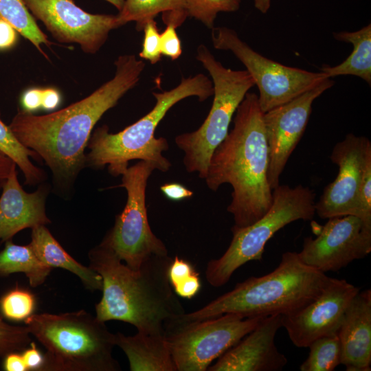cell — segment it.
<instances>
[{"label":"cell","instance_id":"obj_1","mask_svg":"<svg viewBox=\"0 0 371 371\" xmlns=\"http://www.w3.org/2000/svg\"><path fill=\"white\" fill-rule=\"evenodd\" d=\"M114 77L87 97L44 115L19 110L8 125L16 139L50 169L57 189L68 190L86 166L92 130L139 80L145 64L135 55L120 56Z\"/></svg>","mask_w":371,"mask_h":371},{"label":"cell","instance_id":"obj_2","mask_svg":"<svg viewBox=\"0 0 371 371\" xmlns=\"http://www.w3.org/2000/svg\"><path fill=\"white\" fill-rule=\"evenodd\" d=\"M89 260L102 280V296L95 308L100 321H122L139 333L164 335L166 326L186 313L168 279V254L153 256L133 270L100 243L89 252Z\"/></svg>","mask_w":371,"mask_h":371},{"label":"cell","instance_id":"obj_3","mask_svg":"<svg viewBox=\"0 0 371 371\" xmlns=\"http://www.w3.org/2000/svg\"><path fill=\"white\" fill-rule=\"evenodd\" d=\"M263 113L258 95L247 92L236 111L233 128L212 155L204 179L214 192L224 183L232 186L227 210L236 228L261 218L272 204Z\"/></svg>","mask_w":371,"mask_h":371},{"label":"cell","instance_id":"obj_4","mask_svg":"<svg viewBox=\"0 0 371 371\" xmlns=\"http://www.w3.org/2000/svg\"><path fill=\"white\" fill-rule=\"evenodd\" d=\"M324 273L304 264L297 253L286 251L271 273L250 277L200 309L183 313L172 325L235 313L243 318L297 312L317 298L331 282Z\"/></svg>","mask_w":371,"mask_h":371},{"label":"cell","instance_id":"obj_5","mask_svg":"<svg viewBox=\"0 0 371 371\" xmlns=\"http://www.w3.org/2000/svg\"><path fill=\"white\" fill-rule=\"evenodd\" d=\"M212 82L204 74L182 78L180 84L169 91L153 92L156 103L152 110L124 130L111 133L104 125L91 135L86 154V166L102 169L108 165L109 173L117 177L128 167V162L140 159L153 164L156 170L167 172L170 161L162 152L169 148L165 137H155V131L167 112L181 100L196 96L203 102L213 95Z\"/></svg>","mask_w":371,"mask_h":371},{"label":"cell","instance_id":"obj_6","mask_svg":"<svg viewBox=\"0 0 371 371\" xmlns=\"http://www.w3.org/2000/svg\"><path fill=\"white\" fill-rule=\"evenodd\" d=\"M24 322L46 350L41 371L121 370L112 355L115 334L105 322L85 310L33 313Z\"/></svg>","mask_w":371,"mask_h":371},{"label":"cell","instance_id":"obj_7","mask_svg":"<svg viewBox=\"0 0 371 371\" xmlns=\"http://www.w3.org/2000/svg\"><path fill=\"white\" fill-rule=\"evenodd\" d=\"M196 58L212 77L213 102L201 126L177 135L175 142L184 153L186 171L205 179L212 155L227 136L238 106L255 82L247 70L225 67L203 44L197 47Z\"/></svg>","mask_w":371,"mask_h":371},{"label":"cell","instance_id":"obj_8","mask_svg":"<svg viewBox=\"0 0 371 371\" xmlns=\"http://www.w3.org/2000/svg\"><path fill=\"white\" fill-rule=\"evenodd\" d=\"M272 196L271 206L261 218L245 227L231 228L233 237L228 248L207 265L205 277L210 285L225 284L240 267L262 259L267 242L278 230L297 220H312L315 214V194L308 187L279 184Z\"/></svg>","mask_w":371,"mask_h":371},{"label":"cell","instance_id":"obj_9","mask_svg":"<svg viewBox=\"0 0 371 371\" xmlns=\"http://www.w3.org/2000/svg\"><path fill=\"white\" fill-rule=\"evenodd\" d=\"M155 170L153 164L140 160L122 174V184L118 187L126 189V203L100 243L133 270H138L153 256L168 254L165 244L151 230L148 219L146 190Z\"/></svg>","mask_w":371,"mask_h":371},{"label":"cell","instance_id":"obj_10","mask_svg":"<svg viewBox=\"0 0 371 371\" xmlns=\"http://www.w3.org/2000/svg\"><path fill=\"white\" fill-rule=\"evenodd\" d=\"M263 317L225 313L165 328L177 371H205L212 362L254 330Z\"/></svg>","mask_w":371,"mask_h":371},{"label":"cell","instance_id":"obj_11","mask_svg":"<svg viewBox=\"0 0 371 371\" xmlns=\"http://www.w3.org/2000/svg\"><path fill=\"white\" fill-rule=\"evenodd\" d=\"M214 47L232 52L245 65L259 90V104L263 113L283 104L315 87L326 78L322 72L291 67L254 51L227 27H214Z\"/></svg>","mask_w":371,"mask_h":371},{"label":"cell","instance_id":"obj_12","mask_svg":"<svg viewBox=\"0 0 371 371\" xmlns=\"http://www.w3.org/2000/svg\"><path fill=\"white\" fill-rule=\"evenodd\" d=\"M317 227V237H306L297 255L304 264L317 271H338L371 251V227L357 216L330 218Z\"/></svg>","mask_w":371,"mask_h":371},{"label":"cell","instance_id":"obj_13","mask_svg":"<svg viewBox=\"0 0 371 371\" xmlns=\"http://www.w3.org/2000/svg\"><path fill=\"white\" fill-rule=\"evenodd\" d=\"M34 17L42 21L52 36L76 43L87 54H95L109 32L120 27L117 15L91 14L72 0H24Z\"/></svg>","mask_w":371,"mask_h":371},{"label":"cell","instance_id":"obj_14","mask_svg":"<svg viewBox=\"0 0 371 371\" xmlns=\"http://www.w3.org/2000/svg\"><path fill=\"white\" fill-rule=\"evenodd\" d=\"M334 83L331 78H326L293 100L263 113L269 153L267 177L272 190L279 186L288 159L304 133L313 102Z\"/></svg>","mask_w":371,"mask_h":371},{"label":"cell","instance_id":"obj_15","mask_svg":"<svg viewBox=\"0 0 371 371\" xmlns=\"http://www.w3.org/2000/svg\"><path fill=\"white\" fill-rule=\"evenodd\" d=\"M330 159L339 172L315 202V213L322 218L357 217L359 189L365 166L371 159V142L366 137L349 133L335 144Z\"/></svg>","mask_w":371,"mask_h":371},{"label":"cell","instance_id":"obj_16","mask_svg":"<svg viewBox=\"0 0 371 371\" xmlns=\"http://www.w3.org/2000/svg\"><path fill=\"white\" fill-rule=\"evenodd\" d=\"M359 288L344 279H332L313 301L293 314L283 315L284 327L291 342L308 348L314 340L337 334L344 313Z\"/></svg>","mask_w":371,"mask_h":371},{"label":"cell","instance_id":"obj_17","mask_svg":"<svg viewBox=\"0 0 371 371\" xmlns=\"http://www.w3.org/2000/svg\"><path fill=\"white\" fill-rule=\"evenodd\" d=\"M283 315L265 317L258 325L222 355L209 371H280L287 359L275 344Z\"/></svg>","mask_w":371,"mask_h":371},{"label":"cell","instance_id":"obj_18","mask_svg":"<svg viewBox=\"0 0 371 371\" xmlns=\"http://www.w3.org/2000/svg\"><path fill=\"white\" fill-rule=\"evenodd\" d=\"M16 166H12L8 177L1 183L0 243L12 240L24 229L51 223L45 210L49 186L41 184L35 192H26L19 182Z\"/></svg>","mask_w":371,"mask_h":371},{"label":"cell","instance_id":"obj_19","mask_svg":"<svg viewBox=\"0 0 371 371\" xmlns=\"http://www.w3.org/2000/svg\"><path fill=\"white\" fill-rule=\"evenodd\" d=\"M337 335L340 364L348 371H370L371 364V290L359 291L347 307Z\"/></svg>","mask_w":371,"mask_h":371},{"label":"cell","instance_id":"obj_20","mask_svg":"<svg viewBox=\"0 0 371 371\" xmlns=\"http://www.w3.org/2000/svg\"><path fill=\"white\" fill-rule=\"evenodd\" d=\"M115 343L126 355L131 371H177L165 334L126 336L118 332Z\"/></svg>","mask_w":371,"mask_h":371},{"label":"cell","instance_id":"obj_21","mask_svg":"<svg viewBox=\"0 0 371 371\" xmlns=\"http://www.w3.org/2000/svg\"><path fill=\"white\" fill-rule=\"evenodd\" d=\"M38 258L45 265L53 268H61L76 275L85 287L91 291H102L101 276L89 267L76 261L59 244L46 225L32 229L29 244Z\"/></svg>","mask_w":371,"mask_h":371},{"label":"cell","instance_id":"obj_22","mask_svg":"<svg viewBox=\"0 0 371 371\" xmlns=\"http://www.w3.org/2000/svg\"><path fill=\"white\" fill-rule=\"evenodd\" d=\"M333 37L352 45V51L341 63L330 67L324 65L320 72L331 78L338 76L351 75L359 77L371 85V25L355 31L333 32Z\"/></svg>","mask_w":371,"mask_h":371},{"label":"cell","instance_id":"obj_23","mask_svg":"<svg viewBox=\"0 0 371 371\" xmlns=\"http://www.w3.org/2000/svg\"><path fill=\"white\" fill-rule=\"evenodd\" d=\"M52 269L38 258L29 244L16 245L9 240L0 251V276L23 273L32 287L41 285Z\"/></svg>","mask_w":371,"mask_h":371},{"label":"cell","instance_id":"obj_24","mask_svg":"<svg viewBox=\"0 0 371 371\" xmlns=\"http://www.w3.org/2000/svg\"><path fill=\"white\" fill-rule=\"evenodd\" d=\"M0 19L10 24L47 58L41 45L50 46L52 43L37 25L24 0H0Z\"/></svg>","mask_w":371,"mask_h":371},{"label":"cell","instance_id":"obj_25","mask_svg":"<svg viewBox=\"0 0 371 371\" xmlns=\"http://www.w3.org/2000/svg\"><path fill=\"white\" fill-rule=\"evenodd\" d=\"M172 12H186L185 0H124L117 17L120 27L135 21L136 30L141 31L157 14Z\"/></svg>","mask_w":371,"mask_h":371},{"label":"cell","instance_id":"obj_26","mask_svg":"<svg viewBox=\"0 0 371 371\" xmlns=\"http://www.w3.org/2000/svg\"><path fill=\"white\" fill-rule=\"evenodd\" d=\"M0 150L8 155L19 166L25 177V183L35 186L46 179L45 172L34 166L30 157L38 158L32 150L24 146L14 136L9 126L0 119Z\"/></svg>","mask_w":371,"mask_h":371},{"label":"cell","instance_id":"obj_27","mask_svg":"<svg viewBox=\"0 0 371 371\" xmlns=\"http://www.w3.org/2000/svg\"><path fill=\"white\" fill-rule=\"evenodd\" d=\"M310 352L301 371H332L340 364L341 349L337 334L319 337L308 346Z\"/></svg>","mask_w":371,"mask_h":371},{"label":"cell","instance_id":"obj_28","mask_svg":"<svg viewBox=\"0 0 371 371\" xmlns=\"http://www.w3.org/2000/svg\"><path fill=\"white\" fill-rule=\"evenodd\" d=\"M171 286L177 295L186 299L194 297L201 287L199 273L188 261L175 256L168 271Z\"/></svg>","mask_w":371,"mask_h":371},{"label":"cell","instance_id":"obj_29","mask_svg":"<svg viewBox=\"0 0 371 371\" xmlns=\"http://www.w3.org/2000/svg\"><path fill=\"white\" fill-rule=\"evenodd\" d=\"M241 0H185L188 16L202 22L212 30L217 14L221 12H231L238 10Z\"/></svg>","mask_w":371,"mask_h":371},{"label":"cell","instance_id":"obj_30","mask_svg":"<svg viewBox=\"0 0 371 371\" xmlns=\"http://www.w3.org/2000/svg\"><path fill=\"white\" fill-rule=\"evenodd\" d=\"M36 300L27 290L15 288L0 299V311L3 317L12 321H24L33 314Z\"/></svg>","mask_w":371,"mask_h":371},{"label":"cell","instance_id":"obj_31","mask_svg":"<svg viewBox=\"0 0 371 371\" xmlns=\"http://www.w3.org/2000/svg\"><path fill=\"white\" fill-rule=\"evenodd\" d=\"M0 313V357L24 350L31 344V335L27 327L8 324Z\"/></svg>","mask_w":371,"mask_h":371},{"label":"cell","instance_id":"obj_32","mask_svg":"<svg viewBox=\"0 0 371 371\" xmlns=\"http://www.w3.org/2000/svg\"><path fill=\"white\" fill-rule=\"evenodd\" d=\"M142 30L144 32L142 49L139 54L141 58L148 60L151 64H156L161 60L159 38L160 34L154 19L148 21Z\"/></svg>","mask_w":371,"mask_h":371},{"label":"cell","instance_id":"obj_33","mask_svg":"<svg viewBox=\"0 0 371 371\" xmlns=\"http://www.w3.org/2000/svg\"><path fill=\"white\" fill-rule=\"evenodd\" d=\"M363 223L371 227V159L364 168L360 186L358 201V214Z\"/></svg>","mask_w":371,"mask_h":371},{"label":"cell","instance_id":"obj_34","mask_svg":"<svg viewBox=\"0 0 371 371\" xmlns=\"http://www.w3.org/2000/svg\"><path fill=\"white\" fill-rule=\"evenodd\" d=\"M166 25L164 31L160 34V51L161 54L174 60L181 55V43L176 31L177 26L172 23Z\"/></svg>","mask_w":371,"mask_h":371},{"label":"cell","instance_id":"obj_35","mask_svg":"<svg viewBox=\"0 0 371 371\" xmlns=\"http://www.w3.org/2000/svg\"><path fill=\"white\" fill-rule=\"evenodd\" d=\"M43 89H30L25 91L21 98L22 111L32 113L42 109Z\"/></svg>","mask_w":371,"mask_h":371},{"label":"cell","instance_id":"obj_36","mask_svg":"<svg viewBox=\"0 0 371 371\" xmlns=\"http://www.w3.org/2000/svg\"><path fill=\"white\" fill-rule=\"evenodd\" d=\"M21 355L27 370L41 371L45 358L34 342L32 341L30 347L25 348Z\"/></svg>","mask_w":371,"mask_h":371},{"label":"cell","instance_id":"obj_37","mask_svg":"<svg viewBox=\"0 0 371 371\" xmlns=\"http://www.w3.org/2000/svg\"><path fill=\"white\" fill-rule=\"evenodd\" d=\"M160 190L167 199L175 201L188 199L193 195L192 190L178 183L164 184L160 187Z\"/></svg>","mask_w":371,"mask_h":371},{"label":"cell","instance_id":"obj_38","mask_svg":"<svg viewBox=\"0 0 371 371\" xmlns=\"http://www.w3.org/2000/svg\"><path fill=\"white\" fill-rule=\"evenodd\" d=\"M17 41V32L7 21L0 19V50L12 47Z\"/></svg>","mask_w":371,"mask_h":371},{"label":"cell","instance_id":"obj_39","mask_svg":"<svg viewBox=\"0 0 371 371\" xmlns=\"http://www.w3.org/2000/svg\"><path fill=\"white\" fill-rule=\"evenodd\" d=\"M3 369L5 371H27L21 354L12 352L5 355Z\"/></svg>","mask_w":371,"mask_h":371},{"label":"cell","instance_id":"obj_40","mask_svg":"<svg viewBox=\"0 0 371 371\" xmlns=\"http://www.w3.org/2000/svg\"><path fill=\"white\" fill-rule=\"evenodd\" d=\"M60 103V95L58 91L49 88L43 89L42 109L51 111L57 108Z\"/></svg>","mask_w":371,"mask_h":371},{"label":"cell","instance_id":"obj_41","mask_svg":"<svg viewBox=\"0 0 371 371\" xmlns=\"http://www.w3.org/2000/svg\"><path fill=\"white\" fill-rule=\"evenodd\" d=\"M14 164L12 159L0 150V184L8 177Z\"/></svg>","mask_w":371,"mask_h":371},{"label":"cell","instance_id":"obj_42","mask_svg":"<svg viewBox=\"0 0 371 371\" xmlns=\"http://www.w3.org/2000/svg\"><path fill=\"white\" fill-rule=\"evenodd\" d=\"M271 0H254L255 8L262 14L267 12L271 7Z\"/></svg>","mask_w":371,"mask_h":371},{"label":"cell","instance_id":"obj_43","mask_svg":"<svg viewBox=\"0 0 371 371\" xmlns=\"http://www.w3.org/2000/svg\"><path fill=\"white\" fill-rule=\"evenodd\" d=\"M114 5L119 11L122 8L124 0H104Z\"/></svg>","mask_w":371,"mask_h":371}]
</instances>
